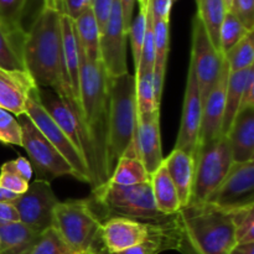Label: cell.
Masks as SVG:
<instances>
[{
  "instance_id": "4fadbf2b",
  "label": "cell",
  "mask_w": 254,
  "mask_h": 254,
  "mask_svg": "<svg viewBox=\"0 0 254 254\" xmlns=\"http://www.w3.org/2000/svg\"><path fill=\"white\" fill-rule=\"evenodd\" d=\"M127 39L121 1L114 0L111 15L101 35V61L109 78L128 73Z\"/></svg>"
},
{
  "instance_id": "d590c367",
  "label": "cell",
  "mask_w": 254,
  "mask_h": 254,
  "mask_svg": "<svg viewBox=\"0 0 254 254\" xmlns=\"http://www.w3.org/2000/svg\"><path fill=\"white\" fill-rule=\"evenodd\" d=\"M69 248L54 227L42 231L29 254H67Z\"/></svg>"
},
{
  "instance_id": "ab89813d",
  "label": "cell",
  "mask_w": 254,
  "mask_h": 254,
  "mask_svg": "<svg viewBox=\"0 0 254 254\" xmlns=\"http://www.w3.org/2000/svg\"><path fill=\"white\" fill-rule=\"evenodd\" d=\"M0 188L16 195H22L29 189V183L17 175L12 161H6L0 168Z\"/></svg>"
},
{
  "instance_id": "60d3db41",
  "label": "cell",
  "mask_w": 254,
  "mask_h": 254,
  "mask_svg": "<svg viewBox=\"0 0 254 254\" xmlns=\"http://www.w3.org/2000/svg\"><path fill=\"white\" fill-rule=\"evenodd\" d=\"M231 11L240 19L248 31L254 30V0H233Z\"/></svg>"
},
{
  "instance_id": "1f68e13d",
  "label": "cell",
  "mask_w": 254,
  "mask_h": 254,
  "mask_svg": "<svg viewBox=\"0 0 254 254\" xmlns=\"http://www.w3.org/2000/svg\"><path fill=\"white\" fill-rule=\"evenodd\" d=\"M151 74H153V71H145L134 74L135 76V98L138 116L160 111V108L156 107L155 98H154Z\"/></svg>"
},
{
  "instance_id": "e0dca14e",
  "label": "cell",
  "mask_w": 254,
  "mask_h": 254,
  "mask_svg": "<svg viewBox=\"0 0 254 254\" xmlns=\"http://www.w3.org/2000/svg\"><path fill=\"white\" fill-rule=\"evenodd\" d=\"M188 247H190V245L185 237L180 213L178 212L166 220L158 222L155 231L151 233L150 237L135 247L128 248L122 252L108 253L101 245L92 254H159L170 250L188 254Z\"/></svg>"
},
{
  "instance_id": "7a4b0ae2",
  "label": "cell",
  "mask_w": 254,
  "mask_h": 254,
  "mask_svg": "<svg viewBox=\"0 0 254 254\" xmlns=\"http://www.w3.org/2000/svg\"><path fill=\"white\" fill-rule=\"evenodd\" d=\"M108 87L109 77L102 61H91L79 49V106L96 149L102 184L108 180L106 161Z\"/></svg>"
},
{
  "instance_id": "816d5d0a",
  "label": "cell",
  "mask_w": 254,
  "mask_h": 254,
  "mask_svg": "<svg viewBox=\"0 0 254 254\" xmlns=\"http://www.w3.org/2000/svg\"><path fill=\"white\" fill-rule=\"evenodd\" d=\"M20 195H16L14 192L5 190V189L0 188V202H14Z\"/></svg>"
},
{
  "instance_id": "484cf974",
  "label": "cell",
  "mask_w": 254,
  "mask_h": 254,
  "mask_svg": "<svg viewBox=\"0 0 254 254\" xmlns=\"http://www.w3.org/2000/svg\"><path fill=\"white\" fill-rule=\"evenodd\" d=\"M39 235L20 221H0V254H29Z\"/></svg>"
},
{
  "instance_id": "9a60e30c",
  "label": "cell",
  "mask_w": 254,
  "mask_h": 254,
  "mask_svg": "<svg viewBox=\"0 0 254 254\" xmlns=\"http://www.w3.org/2000/svg\"><path fill=\"white\" fill-rule=\"evenodd\" d=\"M202 124V101L192 64H189L188 81L184 96L183 113L175 149H181L196 158Z\"/></svg>"
},
{
  "instance_id": "836d02e7",
  "label": "cell",
  "mask_w": 254,
  "mask_h": 254,
  "mask_svg": "<svg viewBox=\"0 0 254 254\" xmlns=\"http://www.w3.org/2000/svg\"><path fill=\"white\" fill-rule=\"evenodd\" d=\"M235 225L236 242L254 243V205L231 210Z\"/></svg>"
},
{
  "instance_id": "b9f144b4",
  "label": "cell",
  "mask_w": 254,
  "mask_h": 254,
  "mask_svg": "<svg viewBox=\"0 0 254 254\" xmlns=\"http://www.w3.org/2000/svg\"><path fill=\"white\" fill-rule=\"evenodd\" d=\"M113 1L114 0H92V11H93L94 16H96L101 35L102 32H103L104 27H106L107 21H108L109 19V15H111Z\"/></svg>"
},
{
  "instance_id": "2e32d148",
  "label": "cell",
  "mask_w": 254,
  "mask_h": 254,
  "mask_svg": "<svg viewBox=\"0 0 254 254\" xmlns=\"http://www.w3.org/2000/svg\"><path fill=\"white\" fill-rule=\"evenodd\" d=\"M158 222H144L127 217L106 218L101 225L99 238L108 253H117L135 247L148 240Z\"/></svg>"
},
{
  "instance_id": "11a10c76",
  "label": "cell",
  "mask_w": 254,
  "mask_h": 254,
  "mask_svg": "<svg viewBox=\"0 0 254 254\" xmlns=\"http://www.w3.org/2000/svg\"><path fill=\"white\" fill-rule=\"evenodd\" d=\"M67 254H92V253H78V252H72V251H69Z\"/></svg>"
},
{
  "instance_id": "6da1fadb",
  "label": "cell",
  "mask_w": 254,
  "mask_h": 254,
  "mask_svg": "<svg viewBox=\"0 0 254 254\" xmlns=\"http://www.w3.org/2000/svg\"><path fill=\"white\" fill-rule=\"evenodd\" d=\"M61 12L60 0H44V6L25 34V67L37 86L52 88L79 108L64 69Z\"/></svg>"
},
{
  "instance_id": "5bb4252c",
  "label": "cell",
  "mask_w": 254,
  "mask_h": 254,
  "mask_svg": "<svg viewBox=\"0 0 254 254\" xmlns=\"http://www.w3.org/2000/svg\"><path fill=\"white\" fill-rule=\"evenodd\" d=\"M207 202L226 210L254 205V160L233 163L226 178Z\"/></svg>"
},
{
  "instance_id": "277c9868",
  "label": "cell",
  "mask_w": 254,
  "mask_h": 254,
  "mask_svg": "<svg viewBox=\"0 0 254 254\" xmlns=\"http://www.w3.org/2000/svg\"><path fill=\"white\" fill-rule=\"evenodd\" d=\"M108 122H107V174L113 173L135 136L138 108L135 98V76L128 73L109 78Z\"/></svg>"
},
{
  "instance_id": "7c38bea8",
  "label": "cell",
  "mask_w": 254,
  "mask_h": 254,
  "mask_svg": "<svg viewBox=\"0 0 254 254\" xmlns=\"http://www.w3.org/2000/svg\"><path fill=\"white\" fill-rule=\"evenodd\" d=\"M190 62L195 71L201 101L203 104L211 88L217 81L223 62V55H221L215 49L197 15L193 19L192 25V46H191Z\"/></svg>"
},
{
  "instance_id": "f35d334b",
  "label": "cell",
  "mask_w": 254,
  "mask_h": 254,
  "mask_svg": "<svg viewBox=\"0 0 254 254\" xmlns=\"http://www.w3.org/2000/svg\"><path fill=\"white\" fill-rule=\"evenodd\" d=\"M27 0H0V22L10 29H22L21 19Z\"/></svg>"
},
{
  "instance_id": "44dd1931",
  "label": "cell",
  "mask_w": 254,
  "mask_h": 254,
  "mask_svg": "<svg viewBox=\"0 0 254 254\" xmlns=\"http://www.w3.org/2000/svg\"><path fill=\"white\" fill-rule=\"evenodd\" d=\"M226 136L235 163L254 160V107L238 112Z\"/></svg>"
},
{
  "instance_id": "7dc6e473",
  "label": "cell",
  "mask_w": 254,
  "mask_h": 254,
  "mask_svg": "<svg viewBox=\"0 0 254 254\" xmlns=\"http://www.w3.org/2000/svg\"><path fill=\"white\" fill-rule=\"evenodd\" d=\"M12 161V166H14L15 171L19 176H21L25 181L29 183L32 178V165L29 160H26L22 156H19L17 159Z\"/></svg>"
},
{
  "instance_id": "c3c4849f",
  "label": "cell",
  "mask_w": 254,
  "mask_h": 254,
  "mask_svg": "<svg viewBox=\"0 0 254 254\" xmlns=\"http://www.w3.org/2000/svg\"><path fill=\"white\" fill-rule=\"evenodd\" d=\"M0 221H4V222L19 221V215L12 202H0Z\"/></svg>"
},
{
  "instance_id": "d4e9b609",
  "label": "cell",
  "mask_w": 254,
  "mask_h": 254,
  "mask_svg": "<svg viewBox=\"0 0 254 254\" xmlns=\"http://www.w3.org/2000/svg\"><path fill=\"white\" fill-rule=\"evenodd\" d=\"M26 30L10 29L0 22V69L26 71L24 40Z\"/></svg>"
},
{
  "instance_id": "ac0fdd59",
  "label": "cell",
  "mask_w": 254,
  "mask_h": 254,
  "mask_svg": "<svg viewBox=\"0 0 254 254\" xmlns=\"http://www.w3.org/2000/svg\"><path fill=\"white\" fill-rule=\"evenodd\" d=\"M228 74H230V68L223 57L217 81L215 82L202 104V124H201L198 149L201 146L212 143L222 135L221 131H222L223 113H225Z\"/></svg>"
},
{
  "instance_id": "ffe728a7",
  "label": "cell",
  "mask_w": 254,
  "mask_h": 254,
  "mask_svg": "<svg viewBox=\"0 0 254 254\" xmlns=\"http://www.w3.org/2000/svg\"><path fill=\"white\" fill-rule=\"evenodd\" d=\"M39 87L27 71L0 69V108L20 117L26 114L29 93Z\"/></svg>"
},
{
  "instance_id": "8d00e7d4",
  "label": "cell",
  "mask_w": 254,
  "mask_h": 254,
  "mask_svg": "<svg viewBox=\"0 0 254 254\" xmlns=\"http://www.w3.org/2000/svg\"><path fill=\"white\" fill-rule=\"evenodd\" d=\"M154 41H155V64L164 67L168 64L169 51H170V21L165 20H154Z\"/></svg>"
},
{
  "instance_id": "5b68a950",
  "label": "cell",
  "mask_w": 254,
  "mask_h": 254,
  "mask_svg": "<svg viewBox=\"0 0 254 254\" xmlns=\"http://www.w3.org/2000/svg\"><path fill=\"white\" fill-rule=\"evenodd\" d=\"M108 217L133 218L144 222H161L173 215H164L156 207L150 181L131 186H121L106 181L92 191L89 198Z\"/></svg>"
},
{
  "instance_id": "db71d44e",
  "label": "cell",
  "mask_w": 254,
  "mask_h": 254,
  "mask_svg": "<svg viewBox=\"0 0 254 254\" xmlns=\"http://www.w3.org/2000/svg\"><path fill=\"white\" fill-rule=\"evenodd\" d=\"M148 1L149 0H138L139 6H146V5H148Z\"/></svg>"
},
{
  "instance_id": "e575fe53",
  "label": "cell",
  "mask_w": 254,
  "mask_h": 254,
  "mask_svg": "<svg viewBox=\"0 0 254 254\" xmlns=\"http://www.w3.org/2000/svg\"><path fill=\"white\" fill-rule=\"evenodd\" d=\"M146 12H148V5L146 6H139L138 14H136V16H133L130 26L128 29V37L130 39L134 69H136L139 60H140L141 47H143L144 35H145L146 27Z\"/></svg>"
},
{
  "instance_id": "f6af8a7d",
  "label": "cell",
  "mask_w": 254,
  "mask_h": 254,
  "mask_svg": "<svg viewBox=\"0 0 254 254\" xmlns=\"http://www.w3.org/2000/svg\"><path fill=\"white\" fill-rule=\"evenodd\" d=\"M166 68L159 66H154L153 68V89H154V98H155V104L158 108H160L161 97H163L164 82H165Z\"/></svg>"
},
{
  "instance_id": "7402d4cb",
  "label": "cell",
  "mask_w": 254,
  "mask_h": 254,
  "mask_svg": "<svg viewBox=\"0 0 254 254\" xmlns=\"http://www.w3.org/2000/svg\"><path fill=\"white\" fill-rule=\"evenodd\" d=\"M163 164L178 190L181 208L191 202L195 178V158L181 149H175L164 158Z\"/></svg>"
},
{
  "instance_id": "30bf717a",
  "label": "cell",
  "mask_w": 254,
  "mask_h": 254,
  "mask_svg": "<svg viewBox=\"0 0 254 254\" xmlns=\"http://www.w3.org/2000/svg\"><path fill=\"white\" fill-rule=\"evenodd\" d=\"M19 123L22 131V148L27 151L31 164L41 174L52 178L71 175L77 179L76 173L56 148L45 138L35 127L31 119L24 114Z\"/></svg>"
},
{
  "instance_id": "9c48e42d",
  "label": "cell",
  "mask_w": 254,
  "mask_h": 254,
  "mask_svg": "<svg viewBox=\"0 0 254 254\" xmlns=\"http://www.w3.org/2000/svg\"><path fill=\"white\" fill-rule=\"evenodd\" d=\"M26 116L31 119V122L41 131L42 135L59 150L64 160L71 165V168L76 173L77 180L91 184L88 169L82 156L79 155L71 140L67 138L64 130L60 128L59 124L52 119V117L42 106L41 99H40V87H35L29 93L26 101Z\"/></svg>"
},
{
  "instance_id": "74e56055",
  "label": "cell",
  "mask_w": 254,
  "mask_h": 254,
  "mask_svg": "<svg viewBox=\"0 0 254 254\" xmlns=\"http://www.w3.org/2000/svg\"><path fill=\"white\" fill-rule=\"evenodd\" d=\"M0 141L7 145L22 146V131L19 121L10 112L0 108Z\"/></svg>"
},
{
  "instance_id": "bcb514c9",
  "label": "cell",
  "mask_w": 254,
  "mask_h": 254,
  "mask_svg": "<svg viewBox=\"0 0 254 254\" xmlns=\"http://www.w3.org/2000/svg\"><path fill=\"white\" fill-rule=\"evenodd\" d=\"M248 107H254V66L250 69L246 81L245 89H243L242 103H241V109L248 108Z\"/></svg>"
},
{
  "instance_id": "52a82bcc",
  "label": "cell",
  "mask_w": 254,
  "mask_h": 254,
  "mask_svg": "<svg viewBox=\"0 0 254 254\" xmlns=\"http://www.w3.org/2000/svg\"><path fill=\"white\" fill-rule=\"evenodd\" d=\"M40 99L47 113L59 124L86 163L92 188L102 185L96 149L87 130L81 109L62 98L52 88H40Z\"/></svg>"
},
{
  "instance_id": "ee69618b",
  "label": "cell",
  "mask_w": 254,
  "mask_h": 254,
  "mask_svg": "<svg viewBox=\"0 0 254 254\" xmlns=\"http://www.w3.org/2000/svg\"><path fill=\"white\" fill-rule=\"evenodd\" d=\"M148 7L154 20L170 21L171 7H173L171 0H149Z\"/></svg>"
},
{
  "instance_id": "f1b7e54d",
  "label": "cell",
  "mask_w": 254,
  "mask_h": 254,
  "mask_svg": "<svg viewBox=\"0 0 254 254\" xmlns=\"http://www.w3.org/2000/svg\"><path fill=\"white\" fill-rule=\"evenodd\" d=\"M252 67L243 71L230 72L227 81V89H226V103H225V113H223L222 122V131L221 134L226 135L230 130L236 116L240 112L241 103H242L243 89H245L246 81H247L248 72Z\"/></svg>"
},
{
  "instance_id": "83f0119b",
  "label": "cell",
  "mask_w": 254,
  "mask_h": 254,
  "mask_svg": "<svg viewBox=\"0 0 254 254\" xmlns=\"http://www.w3.org/2000/svg\"><path fill=\"white\" fill-rule=\"evenodd\" d=\"M150 185L156 207L164 215H175L181 210L178 190L171 181L164 164L150 175Z\"/></svg>"
},
{
  "instance_id": "ba28073f",
  "label": "cell",
  "mask_w": 254,
  "mask_h": 254,
  "mask_svg": "<svg viewBox=\"0 0 254 254\" xmlns=\"http://www.w3.org/2000/svg\"><path fill=\"white\" fill-rule=\"evenodd\" d=\"M233 163L230 141L226 135H221L212 143L201 146L195 158V178L190 203L207 202Z\"/></svg>"
},
{
  "instance_id": "8fae6325",
  "label": "cell",
  "mask_w": 254,
  "mask_h": 254,
  "mask_svg": "<svg viewBox=\"0 0 254 254\" xmlns=\"http://www.w3.org/2000/svg\"><path fill=\"white\" fill-rule=\"evenodd\" d=\"M59 202L50 181L39 179L29 184L26 192L20 195L12 205L16 208L20 222L41 233L52 226L54 210Z\"/></svg>"
},
{
  "instance_id": "f5cc1de1",
  "label": "cell",
  "mask_w": 254,
  "mask_h": 254,
  "mask_svg": "<svg viewBox=\"0 0 254 254\" xmlns=\"http://www.w3.org/2000/svg\"><path fill=\"white\" fill-rule=\"evenodd\" d=\"M232 1H233V0H223V2H225L227 11H230L231 7H232Z\"/></svg>"
},
{
  "instance_id": "681fc988",
  "label": "cell",
  "mask_w": 254,
  "mask_h": 254,
  "mask_svg": "<svg viewBox=\"0 0 254 254\" xmlns=\"http://www.w3.org/2000/svg\"><path fill=\"white\" fill-rule=\"evenodd\" d=\"M119 1H121L122 12H123L124 26H126L127 32H128L129 26H130L131 19H133L134 4H135V0H119Z\"/></svg>"
},
{
  "instance_id": "d6986e66",
  "label": "cell",
  "mask_w": 254,
  "mask_h": 254,
  "mask_svg": "<svg viewBox=\"0 0 254 254\" xmlns=\"http://www.w3.org/2000/svg\"><path fill=\"white\" fill-rule=\"evenodd\" d=\"M134 139L139 158L143 161L149 175H151L164 161L161 150L160 111L138 116Z\"/></svg>"
},
{
  "instance_id": "603a6c76",
  "label": "cell",
  "mask_w": 254,
  "mask_h": 254,
  "mask_svg": "<svg viewBox=\"0 0 254 254\" xmlns=\"http://www.w3.org/2000/svg\"><path fill=\"white\" fill-rule=\"evenodd\" d=\"M61 37L64 69L71 86L76 102L79 106V47L74 32L73 20L61 12ZM81 108V106H79Z\"/></svg>"
},
{
  "instance_id": "4316f807",
  "label": "cell",
  "mask_w": 254,
  "mask_h": 254,
  "mask_svg": "<svg viewBox=\"0 0 254 254\" xmlns=\"http://www.w3.org/2000/svg\"><path fill=\"white\" fill-rule=\"evenodd\" d=\"M73 25L81 51L91 61H101V31L92 7L74 19Z\"/></svg>"
},
{
  "instance_id": "3957f363",
  "label": "cell",
  "mask_w": 254,
  "mask_h": 254,
  "mask_svg": "<svg viewBox=\"0 0 254 254\" xmlns=\"http://www.w3.org/2000/svg\"><path fill=\"white\" fill-rule=\"evenodd\" d=\"M179 213L186 240L196 254H230L237 245L231 210L202 202L190 203Z\"/></svg>"
},
{
  "instance_id": "f907efd6",
  "label": "cell",
  "mask_w": 254,
  "mask_h": 254,
  "mask_svg": "<svg viewBox=\"0 0 254 254\" xmlns=\"http://www.w3.org/2000/svg\"><path fill=\"white\" fill-rule=\"evenodd\" d=\"M230 254H254V243H237Z\"/></svg>"
},
{
  "instance_id": "d6a6232c",
  "label": "cell",
  "mask_w": 254,
  "mask_h": 254,
  "mask_svg": "<svg viewBox=\"0 0 254 254\" xmlns=\"http://www.w3.org/2000/svg\"><path fill=\"white\" fill-rule=\"evenodd\" d=\"M242 22L232 11L226 12L222 25L220 29V50L225 55L228 50L232 49L236 44L241 41L247 34H250Z\"/></svg>"
},
{
  "instance_id": "8992f818",
  "label": "cell",
  "mask_w": 254,
  "mask_h": 254,
  "mask_svg": "<svg viewBox=\"0 0 254 254\" xmlns=\"http://www.w3.org/2000/svg\"><path fill=\"white\" fill-rule=\"evenodd\" d=\"M102 220L91 201H60L54 210L52 227L72 252L92 253L102 245L99 238Z\"/></svg>"
},
{
  "instance_id": "cb8c5ba5",
  "label": "cell",
  "mask_w": 254,
  "mask_h": 254,
  "mask_svg": "<svg viewBox=\"0 0 254 254\" xmlns=\"http://www.w3.org/2000/svg\"><path fill=\"white\" fill-rule=\"evenodd\" d=\"M107 181L109 184L121 186L138 185L150 181V175L138 155L135 139H133V141L129 144L128 149L119 159L113 173Z\"/></svg>"
},
{
  "instance_id": "9f6ffc18",
  "label": "cell",
  "mask_w": 254,
  "mask_h": 254,
  "mask_svg": "<svg viewBox=\"0 0 254 254\" xmlns=\"http://www.w3.org/2000/svg\"><path fill=\"white\" fill-rule=\"evenodd\" d=\"M171 1H173V4H175V2L179 1V0H171Z\"/></svg>"
},
{
  "instance_id": "4dcf8cb0",
  "label": "cell",
  "mask_w": 254,
  "mask_h": 254,
  "mask_svg": "<svg viewBox=\"0 0 254 254\" xmlns=\"http://www.w3.org/2000/svg\"><path fill=\"white\" fill-rule=\"evenodd\" d=\"M226 62L228 64L230 72H238L253 67L254 64V42L253 32L246 35L238 44L231 50H228L225 55Z\"/></svg>"
},
{
  "instance_id": "f546056e",
  "label": "cell",
  "mask_w": 254,
  "mask_h": 254,
  "mask_svg": "<svg viewBox=\"0 0 254 254\" xmlns=\"http://www.w3.org/2000/svg\"><path fill=\"white\" fill-rule=\"evenodd\" d=\"M196 4L197 17L202 22L215 49L221 54L220 29L227 12L225 2L223 0H196Z\"/></svg>"
},
{
  "instance_id": "7bdbcfd3",
  "label": "cell",
  "mask_w": 254,
  "mask_h": 254,
  "mask_svg": "<svg viewBox=\"0 0 254 254\" xmlns=\"http://www.w3.org/2000/svg\"><path fill=\"white\" fill-rule=\"evenodd\" d=\"M60 4H61V11L74 20L91 6L92 0H60Z\"/></svg>"
}]
</instances>
